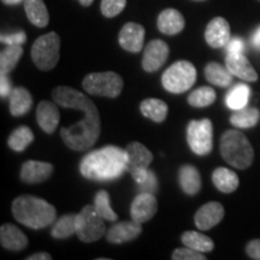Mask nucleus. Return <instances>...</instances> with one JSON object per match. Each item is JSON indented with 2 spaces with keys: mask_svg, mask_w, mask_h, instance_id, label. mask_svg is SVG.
I'll return each instance as SVG.
<instances>
[{
  "mask_svg": "<svg viewBox=\"0 0 260 260\" xmlns=\"http://www.w3.org/2000/svg\"><path fill=\"white\" fill-rule=\"evenodd\" d=\"M141 233V224L132 219L130 222H121L112 225L107 230L106 239L107 241L115 243V245H121V243L133 241L140 236Z\"/></svg>",
  "mask_w": 260,
  "mask_h": 260,
  "instance_id": "18",
  "label": "nucleus"
},
{
  "mask_svg": "<svg viewBox=\"0 0 260 260\" xmlns=\"http://www.w3.org/2000/svg\"><path fill=\"white\" fill-rule=\"evenodd\" d=\"M197 81V69L190 61L178 60L169 67L161 76L162 87L168 92L181 94L187 92Z\"/></svg>",
  "mask_w": 260,
  "mask_h": 260,
  "instance_id": "6",
  "label": "nucleus"
},
{
  "mask_svg": "<svg viewBox=\"0 0 260 260\" xmlns=\"http://www.w3.org/2000/svg\"><path fill=\"white\" fill-rule=\"evenodd\" d=\"M186 22L180 11L175 9H167L158 16V29L162 34L176 35L183 30Z\"/></svg>",
  "mask_w": 260,
  "mask_h": 260,
  "instance_id": "21",
  "label": "nucleus"
},
{
  "mask_svg": "<svg viewBox=\"0 0 260 260\" xmlns=\"http://www.w3.org/2000/svg\"><path fill=\"white\" fill-rule=\"evenodd\" d=\"M172 259L174 260H205V256L203 253L199 251H195L189 247H183V248L175 249L172 253Z\"/></svg>",
  "mask_w": 260,
  "mask_h": 260,
  "instance_id": "37",
  "label": "nucleus"
},
{
  "mask_svg": "<svg viewBox=\"0 0 260 260\" xmlns=\"http://www.w3.org/2000/svg\"><path fill=\"white\" fill-rule=\"evenodd\" d=\"M195 2H204V0H195Z\"/></svg>",
  "mask_w": 260,
  "mask_h": 260,
  "instance_id": "47",
  "label": "nucleus"
},
{
  "mask_svg": "<svg viewBox=\"0 0 260 260\" xmlns=\"http://www.w3.org/2000/svg\"><path fill=\"white\" fill-rule=\"evenodd\" d=\"M24 10L30 23L39 28H45L50 22V15L44 0H25Z\"/></svg>",
  "mask_w": 260,
  "mask_h": 260,
  "instance_id": "25",
  "label": "nucleus"
},
{
  "mask_svg": "<svg viewBox=\"0 0 260 260\" xmlns=\"http://www.w3.org/2000/svg\"><path fill=\"white\" fill-rule=\"evenodd\" d=\"M249 95H251V88L245 83H239L229 90L225 96V104L233 111L241 110L247 107Z\"/></svg>",
  "mask_w": 260,
  "mask_h": 260,
  "instance_id": "29",
  "label": "nucleus"
},
{
  "mask_svg": "<svg viewBox=\"0 0 260 260\" xmlns=\"http://www.w3.org/2000/svg\"><path fill=\"white\" fill-rule=\"evenodd\" d=\"M225 67L234 76L239 77L247 82H254L258 80V74L243 56V53H229L225 57Z\"/></svg>",
  "mask_w": 260,
  "mask_h": 260,
  "instance_id": "16",
  "label": "nucleus"
},
{
  "mask_svg": "<svg viewBox=\"0 0 260 260\" xmlns=\"http://www.w3.org/2000/svg\"><path fill=\"white\" fill-rule=\"evenodd\" d=\"M32 98L30 92L24 87H15L10 94V112L12 116L19 117L31 109Z\"/></svg>",
  "mask_w": 260,
  "mask_h": 260,
  "instance_id": "22",
  "label": "nucleus"
},
{
  "mask_svg": "<svg viewBox=\"0 0 260 260\" xmlns=\"http://www.w3.org/2000/svg\"><path fill=\"white\" fill-rule=\"evenodd\" d=\"M86 113L80 122L60 129V138L70 149L84 151L95 144L102 132V122L96 106L92 100L87 99Z\"/></svg>",
  "mask_w": 260,
  "mask_h": 260,
  "instance_id": "2",
  "label": "nucleus"
},
{
  "mask_svg": "<svg viewBox=\"0 0 260 260\" xmlns=\"http://www.w3.org/2000/svg\"><path fill=\"white\" fill-rule=\"evenodd\" d=\"M252 44H253V46L256 48V50L260 51V25L255 29L254 34H253Z\"/></svg>",
  "mask_w": 260,
  "mask_h": 260,
  "instance_id": "44",
  "label": "nucleus"
},
{
  "mask_svg": "<svg viewBox=\"0 0 260 260\" xmlns=\"http://www.w3.org/2000/svg\"><path fill=\"white\" fill-rule=\"evenodd\" d=\"M59 110L56 103L44 100L37 107V121L40 128L47 134H53L59 124Z\"/></svg>",
  "mask_w": 260,
  "mask_h": 260,
  "instance_id": "19",
  "label": "nucleus"
},
{
  "mask_svg": "<svg viewBox=\"0 0 260 260\" xmlns=\"http://www.w3.org/2000/svg\"><path fill=\"white\" fill-rule=\"evenodd\" d=\"M219 149L224 160L240 170L251 167L254 159L251 142L240 130H226L220 138Z\"/></svg>",
  "mask_w": 260,
  "mask_h": 260,
  "instance_id": "4",
  "label": "nucleus"
},
{
  "mask_svg": "<svg viewBox=\"0 0 260 260\" xmlns=\"http://www.w3.org/2000/svg\"><path fill=\"white\" fill-rule=\"evenodd\" d=\"M158 203L154 194L151 193H140L133 200L130 206V216L136 223H146L157 213Z\"/></svg>",
  "mask_w": 260,
  "mask_h": 260,
  "instance_id": "12",
  "label": "nucleus"
},
{
  "mask_svg": "<svg viewBox=\"0 0 260 260\" xmlns=\"http://www.w3.org/2000/svg\"><path fill=\"white\" fill-rule=\"evenodd\" d=\"M53 174V165L46 161L28 160L22 165L21 180L29 184L41 183Z\"/></svg>",
  "mask_w": 260,
  "mask_h": 260,
  "instance_id": "17",
  "label": "nucleus"
},
{
  "mask_svg": "<svg viewBox=\"0 0 260 260\" xmlns=\"http://www.w3.org/2000/svg\"><path fill=\"white\" fill-rule=\"evenodd\" d=\"M181 241L186 247L201 253H209L214 248V243L209 236L198 232H186L182 234Z\"/></svg>",
  "mask_w": 260,
  "mask_h": 260,
  "instance_id": "30",
  "label": "nucleus"
},
{
  "mask_svg": "<svg viewBox=\"0 0 260 260\" xmlns=\"http://www.w3.org/2000/svg\"><path fill=\"white\" fill-rule=\"evenodd\" d=\"M11 92V83H10L8 75L2 74V77H0V95H2V98L10 96Z\"/></svg>",
  "mask_w": 260,
  "mask_h": 260,
  "instance_id": "42",
  "label": "nucleus"
},
{
  "mask_svg": "<svg viewBox=\"0 0 260 260\" xmlns=\"http://www.w3.org/2000/svg\"><path fill=\"white\" fill-rule=\"evenodd\" d=\"M80 171L88 180L106 182L121 177L126 171V152L117 146H105L82 158Z\"/></svg>",
  "mask_w": 260,
  "mask_h": 260,
  "instance_id": "1",
  "label": "nucleus"
},
{
  "mask_svg": "<svg viewBox=\"0 0 260 260\" xmlns=\"http://www.w3.org/2000/svg\"><path fill=\"white\" fill-rule=\"evenodd\" d=\"M2 42L6 44L8 46H12V45H22L27 40V35L24 31H17L14 34H3L2 35Z\"/></svg>",
  "mask_w": 260,
  "mask_h": 260,
  "instance_id": "39",
  "label": "nucleus"
},
{
  "mask_svg": "<svg viewBox=\"0 0 260 260\" xmlns=\"http://www.w3.org/2000/svg\"><path fill=\"white\" fill-rule=\"evenodd\" d=\"M0 242L5 249L18 252L28 246V239L24 233L14 224H3L0 228Z\"/></svg>",
  "mask_w": 260,
  "mask_h": 260,
  "instance_id": "20",
  "label": "nucleus"
},
{
  "mask_svg": "<svg viewBox=\"0 0 260 260\" xmlns=\"http://www.w3.org/2000/svg\"><path fill=\"white\" fill-rule=\"evenodd\" d=\"M76 217L77 214H64L54 223L51 235L54 239H69L76 234Z\"/></svg>",
  "mask_w": 260,
  "mask_h": 260,
  "instance_id": "32",
  "label": "nucleus"
},
{
  "mask_svg": "<svg viewBox=\"0 0 260 260\" xmlns=\"http://www.w3.org/2000/svg\"><path fill=\"white\" fill-rule=\"evenodd\" d=\"M32 141H34V134H32L31 129L22 125L11 133V135L9 136L8 145L10 148L16 152H23Z\"/></svg>",
  "mask_w": 260,
  "mask_h": 260,
  "instance_id": "31",
  "label": "nucleus"
},
{
  "mask_svg": "<svg viewBox=\"0 0 260 260\" xmlns=\"http://www.w3.org/2000/svg\"><path fill=\"white\" fill-rule=\"evenodd\" d=\"M12 214L18 223L30 229H44L53 224L57 211L53 205L32 195H21L12 203Z\"/></svg>",
  "mask_w": 260,
  "mask_h": 260,
  "instance_id": "3",
  "label": "nucleus"
},
{
  "mask_svg": "<svg viewBox=\"0 0 260 260\" xmlns=\"http://www.w3.org/2000/svg\"><path fill=\"white\" fill-rule=\"evenodd\" d=\"M140 111L142 112V115L147 118L152 119L153 122L161 123L165 121L168 116L169 107L167 103L162 102L160 99H145L144 102L140 105Z\"/></svg>",
  "mask_w": 260,
  "mask_h": 260,
  "instance_id": "26",
  "label": "nucleus"
},
{
  "mask_svg": "<svg viewBox=\"0 0 260 260\" xmlns=\"http://www.w3.org/2000/svg\"><path fill=\"white\" fill-rule=\"evenodd\" d=\"M126 5V0H102L100 10L102 14L107 18L116 17L124 10Z\"/></svg>",
  "mask_w": 260,
  "mask_h": 260,
  "instance_id": "36",
  "label": "nucleus"
},
{
  "mask_svg": "<svg viewBox=\"0 0 260 260\" xmlns=\"http://www.w3.org/2000/svg\"><path fill=\"white\" fill-rule=\"evenodd\" d=\"M224 217V207L220 203L217 201H210V203L203 205L198 212L195 213L194 222L198 229L210 230L216 226Z\"/></svg>",
  "mask_w": 260,
  "mask_h": 260,
  "instance_id": "14",
  "label": "nucleus"
},
{
  "mask_svg": "<svg viewBox=\"0 0 260 260\" xmlns=\"http://www.w3.org/2000/svg\"><path fill=\"white\" fill-rule=\"evenodd\" d=\"M82 86L92 95L117 98L123 89V80L113 71L93 73L84 77Z\"/></svg>",
  "mask_w": 260,
  "mask_h": 260,
  "instance_id": "7",
  "label": "nucleus"
},
{
  "mask_svg": "<svg viewBox=\"0 0 260 260\" xmlns=\"http://www.w3.org/2000/svg\"><path fill=\"white\" fill-rule=\"evenodd\" d=\"M145 28L141 24L129 22L119 31L118 41L122 48L132 53H138L144 47Z\"/></svg>",
  "mask_w": 260,
  "mask_h": 260,
  "instance_id": "13",
  "label": "nucleus"
},
{
  "mask_svg": "<svg viewBox=\"0 0 260 260\" xmlns=\"http://www.w3.org/2000/svg\"><path fill=\"white\" fill-rule=\"evenodd\" d=\"M52 256L48 254V253L45 252H40V253H35L30 256H28L27 260H51Z\"/></svg>",
  "mask_w": 260,
  "mask_h": 260,
  "instance_id": "43",
  "label": "nucleus"
},
{
  "mask_svg": "<svg viewBox=\"0 0 260 260\" xmlns=\"http://www.w3.org/2000/svg\"><path fill=\"white\" fill-rule=\"evenodd\" d=\"M226 54L229 53H243L245 51V42L241 38H233L225 45Z\"/></svg>",
  "mask_w": 260,
  "mask_h": 260,
  "instance_id": "40",
  "label": "nucleus"
},
{
  "mask_svg": "<svg viewBox=\"0 0 260 260\" xmlns=\"http://www.w3.org/2000/svg\"><path fill=\"white\" fill-rule=\"evenodd\" d=\"M187 141L198 155H207L213 147V126L209 118L193 119L187 126Z\"/></svg>",
  "mask_w": 260,
  "mask_h": 260,
  "instance_id": "9",
  "label": "nucleus"
},
{
  "mask_svg": "<svg viewBox=\"0 0 260 260\" xmlns=\"http://www.w3.org/2000/svg\"><path fill=\"white\" fill-rule=\"evenodd\" d=\"M205 77L210 83L218 87H228L233 82V74L218 63H209L205 67Z\"/></svg>",
  "mask_w": 260,
  "mask_h": 260,
  "instance_id": "27",
  "label": "nucleus"
},
{
  "mask_svg": "<svg viewBox=\"0 0 260 260\" xmlns=\"http://www.w3.org/2000/svg\"><path fill=\"white\" fill-rule=\"evenodd\" d=\"M178 182L182 190L188 195L198 194L201 189V176L193 165H183L178 171Z\"/></svg>",
  "mask_w": 260,
  "mask_h": 260,
  "instance_id": "23",
  "label": "nucleus"
},
{
  "mask_svg": "<svg viewBox=\"0 0 260 260\" xmlns=\"http://www.w3.org/2000/svg\"><path fill=\"white\" fill-rule=\"evenodd\" d=\"M104 218L96 212L95 207L87 205L76 217V235L82 242H95L105 235Z\"/></svg>",
  "mask_w": 260,
  "mask_h": 260,
  "instance_id": "8",
  "label": "nucleus"
},
{
  "mask_svg": "<svg viewBox=\"0 0 260 260\" xmlns=\"http://www.w3.org/2000/svg\"><path fill=\"white\" fill-rule=\"evenodd\" d=\"M216 100V92L211 87H200L188 96V104L193 107H206Z\"/></svg>",
  "mask_w": 260,
  "mask_h": 260,
  "instance_id": "35",
  "label": "nucleus"
},
{
  "mask_svg": "<svg viewBox=\"0 0 260 260\" xmlns=\"http://www.w3.org/2000/svg\"><path fill=\"white\" fill-rule=\"evenodd\" d=\"M138 186H139L140 193L154 194L155 191H157V188H158L157 176H155L154 172L149 170L147 178H146V180L142 182V183H138Z\"/></svg>",
  "mask_w": 260,
  "mask_h": 260,
  "instance_id": "38",
  "label": "nucleus"
},
{
  "mask_svg": "<svg viewBox=\"0 0 260 260\" xmlns=\"http://www.w3.org/2000/svg\"><path fill=\"white\" fill-rule=\"evenodd\" d=\"M77 2H79L82 6H89L93 4L94 0H77Z\"/></svg>",
  "mask_w": 260,
  "mask_h": 260,
  "instance_id": "46",
  "label": "nucleus"
},
{
  "mask_svg": "<svg viewBox=\"0 0 260 260\" xmlns=\"http://www.w3.org/2000/svg\"><path fill=\"white\" fill-rule=\"evenodd\" d=\"M22 54H23V48L21 45H12L8 46L4 51H2L0 54V71L2 74L11 73L17 65L18 60L21 59Z\"/></svg>",
  "mask_w": 260,
  "mask_h": 260,
  "instance_id": "33",
  "label": "nucleus"
},
{
  "mask_svg": "<svg viewBox=\"0 0 260 260\" xmlns=\"http://www.w3.org/2000/svg\"><path fill=\"white\" fill-rule=\"evenodd\" d=\"M94 207H95L96 212L105 220L116 222L117 218H118V216H117L115 211L112 210L111 205H110V195L106 190L98 191L95 199H94Z\"/></svg>",
  "mask_w": 260,
  "mask_h": 260,
  "instance_id": "34",
  "label": "nucleus"
},
{
  "mask_svg": "<svg viewBox=\"0 0 260 260\" xmlns=\"http://www.w3.org/2000/svg\"><path fill=\"white\" fill-rule=\"evenodd\" d=\"M126 171L130 172L136 183H142L148 176V167L153 160L151 151L140 142H130L125 148Z\"/></svg>",
  "mask_w": 260,
  "mask_h": 260,
  "instance_id": "10",
  "label": "nucleus"
},
{
  "mask_svg": "<svg viewBox=\"0 0 260 260\" xmlns=\"http://www.w3.org/2000/svg\"><path fill=\"white\" fill-rule=\"evenodd\" d=\"M246 252L249 255V258L260 260V239L259 240H252L247 243Z\"/></svg>",
  "mask_w": 260,
  "mask_h": 260,
  "instance_id": "41",
  "label": "nucleus"
},
{
  "mask_svg": "<svg viewBox=\"0 0 260 260\" xmlns=\"http://www.w3.org/2000/svg\"><path fill=\"white\" fill-rule=\"evenodd\" d=\"M205 40L211 47H224L230 40V25L223 17H216L207 24L205 30Z\"/></svg>",
  "mask_w": 260,
  "mask_h": 260,
  "instance_id": "15",
  "label": "nucleus"
},
{
  "mask_svg": "<svg viewBox=\"0 0 260 260\" xmlns=\"http://www.w3.org/2000/svg\"><path fill=\"white\" fill-rule=\"evenodd\" d=\"M212 181L214 187L225 194L235 191L240 184L239 176L226 168H217L212 174Z\"/></svg>",
  "mask_w": 260,
  "mask_h": 260,
  "instance_id": "24",
  "label": "nucleus"
},
{
  "mask_svg": "<svg viewBox=\"0 0 260 260\" xmlns=\"http://www.w3.org/2000/svg\"><path fill=\"white\" fill-rule=\"evenodd\" d=\"M5 5H18L21 3H24L25 0H2Z\"/></svg>",
  "mask_w": 260,
  "mask_h": 260,
  "instance_id": "45",
  "label": "nucleus"
},
{
  "mask_svg": "<svg viewBox=\"0 0 260 260\" xmlns=\"http://www.w3.org/2000/svg\"><path fill=\"white\" fill-rule=\"evenodd\" d=\"M260 111L254 107H243L230 116V123L237 129H249L258 124Z\"/></svg>",
  "mask_w": 260,
  "mask_h": 260,
  "instance_id": "28",
  "label": "nucleus"
},
{
  "mask_svg": "<svg viewBox=\"0 0 260 260\" xmlns=\"http://www.w3.org/2000/svg\"><path fill=\"white\" fill-rule=\"evenodd\" d=\"M169 53V46L162 40H152L146 46L142 58V68L147 73H154L167 63Z\"/></svg>",
  "mask_w": 260,
  "mask_h": 260,
  "instance_id": "11",
  "label": "nucleus"
},
{
  "mask_svg": "<svg viewBox=\"0 0 260 260\" xmlns=\"http://www.w3.org/2000/svg\"><path fill=\"white\" fill-rule=\"evenodd\" d=\"M60 38L57 32L51 31L35 40L31 47V59L38 69L50 71L56 68L59 60Z\"/></svg>",
  "mask_w": 260,
  "mask_h": 260,
  "instance_id": "5",
  "label": "nucleus"
}]
</instances>
